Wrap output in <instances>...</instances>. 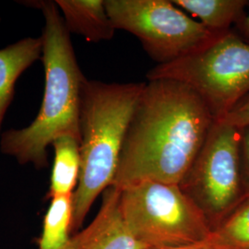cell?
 Masks as SVG:
<instances>
[{
	"mask_svg": "<svg viewBox=\"0 0 249 249\" xmlns=\"http://www.w3.org/2000/svg\"><path fill=\"white\" fill-rule=\"evenodd\" d=\"M215 121L187 85L170 80L145 82L111 187L120 190L143 181L179 185Z\"/></svg>",
	"mask_w": 249,
	"mask_h": 249,
	"instance_id": "obj_1",
	"label": "cell"
},
{
	"mask_svg": "<svg viewBox=\"0 0 249 249\" xmlns=\"http://www.w3.org/2000/svg\"><path fill=\"white\" fill-rule=\"evenodd\" d=\"M45 17L42 59L45 92L36 119L26 127L9 129L0 136V151L19 164L37 169L48 166L47 148L64 134L80 136V93L86 78L80 71L62 15L55 1H37Z\"/></svg>",
	"mask_w": 249,
	"mask_h": 249,
	"instance_id": "obj_2",
	"label": "cell"
},
{
	"mask_svg": "<svg viewBox=\"0 0 249 249\" xmlns=\"http://www.w3.org/2000/svg\"><path fill=\"white\" fill-rule=\"evenodd\" d=\"M142 83L84 80L80 93L79 183L72 195L71 232H77L96 198L111 187Z\"/></svg>",
	"mask_w": 249,
	"mask_h": 249,
	"instance_id": "obj_3",
	"label": "cell"
},
{
	"mask_svg": "<svg viewBox=\"0 0 249 249\" xmlns=\"http://www.w3.org/2000/svg\"><path fill=\"white\" fill-rule=\"evenodd\" d=\"M124 223L145 249H175L208 240L204 214L175 184L143 181L120 189Z\"/></svg>",
	"mask_w": 249,
	"mask_h": 249,
	"instance_id": "obj_4",
	"label": "cell"
},
{
	"mask_svg": "<svg viewBox=\"0 0 249 249\" xmlns=\"http://www.w3.org/2000/svg\"><path fill=\"white\" fill-rule=\"evenodd\" d=\"M147 78L187 85L219 120L249 94V44L229 32L196 53L157 65Z\"/></svg>",
	"mask_w": 249,
	"mask_h": 249,
	"instance_id": "obj_5",
	"label": "cell"
},
{
	"mask_svg": "<svg viewBox=\"0 0 249 249\" xmlns=\"http://www.w3.org/2000/svg\"><path fill=\"white\" fill-rule=\"evenodd\" d=\"M116 30L136 36L158 65L205 48L224 34L210 31L169 0H105Z\"/></svg>",
	"mask_w": 249,
	"mask_h": 249,
	"instance_id": "obj_6",
	"label": "cell"
},
{
	"mask_svg": "<svg viewBox=\"0 0 249 249\" xmlns=\"http://www.w3.org/2000/svg\"><path fill=\"white\" fill-rule=\"evenodd\" d=\"M242 129L216 120L179 187L213 231L246 198L241 171Z\"/></svg>",
	"mask_w": 249,
	"mask_h": 249,
	"instance_id": "obj_7",
	"label": "cell"
},
{
	"mask_svg": "<svg viewBox=\"0 0 249 249\" xmlns=\"http://www.w3.org/2000/svg\"><path fill=\"white\" fill-rule=\"evenodd\" d=\"M63 249H145L124 223L119 189L109 187L105 190L95 218L87 227L71 236Z\"/></svg>",
	"mask_w": 249,
	"mask_h": 249,
	"instance_id": "obj_8",
	"label": "cell"
},
{
	"mask_svg": "<svg viewBox=\"0 0 249 249\" xmlns=\"http://www.w3.org/2000/svg\"><path fill=\"white\" fill-rule=\"evenodd\" d=\"M70 34L83 36L88 42L111 40L116 32L104 0H56Z\"/></svg>",
	"mask_w": 249,
	"mask_h": 249,
	"instance_id": "obj_9",
	"label": "cell"
},
{
	"mask_svg": "<svg viewBox=\"0 0 249 249\" xmlns=\"http://www.w3.org/2000/svg\"><path fill=\"white\" fill-rule=\"evenodd\" d=\"M41 37H27L0 49V136L18 77L42 56Z\"/></svg>",
	"mask_w": 249,
	"mask_h": 249,
	"instance_id": "obj_10",
	"label": "cell"
},
{
	"mask_svg": "<svg viewBox=\"0 0 249 249\" xmlns=\"http://www.w3.org/2000/svg\"><path fill=\"white\" fill-rule=\"evenodd\" d=\"M80 138L64 134L55 138L53 168L50 178L48 196L73 195L79 183L80 172Z\"/></svg>",
	"mask_w": 249,
	"mask_h": 249,
	"instance_id": "obj_11",
	"label": "cell"
},
{
	"mask_svg": "<svg viewBox=\"0 0 249 249\" xmlns=\"http://www.w3.org/2000/svg\"><path fill=\"white\" fill-rule=\"evenodd\" d=\"M173 3L200 19V23L218 34L231 32V24H238L245 16V0H174Z\"/></svg>",
	"mask_w": 249,
	"mask_h": 249,
	"instance_id": "obj_12",
	"label": "cell"
},
{
	"mask_svg": "<svg viewBox=\"0 0 249 249\" xmlns=\"http://www.w3.org/2000/svg\"><path fill=\"white\" fill-rule=\"evenodd\" d=\"M72 195L53 196L46 211L38 249H63L71 232Z\"/></svg>",
	"mask_w": 249,
	"mask_h": 249,
	"instance_id": "obj_13",
	"label": "cell"
},
{
	"mask_svg": "<svg viewBox=\"0 0 249 249\" xmlns=\"http://www.w3.org/2000/svg\"><path fill=\"white\" fill-rule=\"evenodd\" d=\"M206 243L223 249H249V196L214 229Z\"/></svg>",
	"mask_w": 249,
	"mask_h": 249,
	"instance_id": "obj_14",
	"label": "cell"
},
{
	"mask_svg": "<svg viewBox=\"0 0 249 249\" xmlns=\"http://www.w3.org/2000/svg\"><path fill=\"white\" fill-rule=\"evenodd\" d=\"M218 121L230 124L238 129L249 126V95L243 99L238 105L231 109L225 116Z\"/></svg>",
	"mask_w": 249,
	"mask_h": 249,
	"instance_id": "obj_15",
	"label": "cell"
},
{
	"mask_svg": "<svg viewBox=\"0 0 249 249\" xmlns=\"http://www.w3.org/2000/svg\"><path fill=\"white\" fill-rule=\"evenodd\" d=\"M241 171L246 196H249V126L242 129Z\"/></svg>",
	"mask_w": 249,
	"mask_h": 249,
	"instance_id": "obj_16",
	"label": "cell"
},
{
	"mask_svg": "<svg viewBox=\"0 0 249 249\" xmlns=\"http://www.w3.org/2000/svg\"><path fill=\"white\" fill-rule=\"evenodd\" d=\"M238 26H239L241 33L243 34V37H244L242 39L249 44V13L247 15H245L244 18L241 19L240 22L238 23Z\"/></svg>",
	"mask_w": 249,
	"mask_h": 249,
	"instance_id": "obj_17",
	"label": "cell"
},
{
	"mask_svg": "<svg viewBox=\"0 0 249 249\" xmlns=\"http://www.w3.org/2000/svg\"><path fill=\"white\" fill-rule=\"evenodd\" d=\"M220 249L218 247H214L213 245H210L208 243H202L199 245H196V246H190V247H185V248H180V249Z\"/></svg>",
	"mask_w": 249,
	"mask_h": 249,
	"instance_id": "obj_18",
	"label": "cell"
},
{
	"mask_svg": "<svg viewBox=\"0 0 249 249\" xmlns=\"http://www.w3.org/2000/svg\"><path fill=\"white\" fill-rule=\"evenodd\" d=\"M0 19H1V18H0Z\"/></svg>",
	"mask_w": 249,
	"mask_h": 249,
	"instance_id": "obj_19",
	"label": "cell"
}]
</instances>
